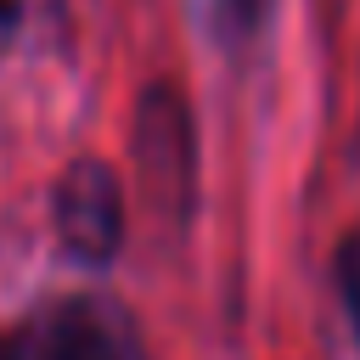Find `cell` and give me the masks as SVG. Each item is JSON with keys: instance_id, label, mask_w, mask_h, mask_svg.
I'll list each match as a JSON object with an SVG mask.
<instances>
[{"instance_id": "obj_5", "label": "cell", "mask_w": 360, "mask_h": 360, "mask_svg": "<svg viewBox=\"0 0 360 360\" xmlns=\"http://www.w3.org/2000/svg\"><path fill=\"white\" fill-rule=\"evenodd\" d=\"M338 281H343V304H349V315L360 326V231H349V242L338 253Z\"/></svg>"}, {"instance_id": "obj_7", "label": "cell", "mask_w": 360, "mask_h": 360, "mask_svg": "<svg viewBox=\"0 0 360 360\" xmlns=\"http://www.w3.org/2000/svg\"><path fill=\"white\" fill-rule=\"evenodd\" d=\"M0 360H17V354H11V349H6V343H0Z\"/></svg>"}, {"instance_id": "obj_2", "label": "cell", "mask_w": 360, "mask_h": 360, "mask_svg": "<svg viewBox=\"0 0 360 360\" xmlns=\"http://www.w3.org/2000/svg\"><path fill=\"white\" fill-rule=\"evenodd\" d=\"M56 236L79 264H107L124 242V191L101 158H79L56 186Z\"/></svg>"}, {"instance_id": "obj_4", "label": "cell", "mask_w": 360, "mask_h": 360, "mask_svg": "<svg viewBox=\"0 0 360 360\" xmlns=\"http://www.w3.org/2000/svg\"><path fill=\"white\" fill-rule=\"evenodd\" d=\"M264 6H270V0H214V22H219V34L248 39V34L264 22Z\"/></svg>"}, {"instance_id": "obj_1", "label": "cell", "mask_w": 360, "mask_h": 360, "mask_svg": "<svg viewBox=\"0 0 360 360\" xmlns=\"http://www.w3.org/2000/svg\"><path fill=\"white\" fill-rule=\"evenodd\" d=\"M11 354L17 360H146L135 321L112 298H96V292L51 304L22 338V349Z\"/></svg>"}, {"instance_id": "obj_3", "label": "cell", "mask_w": 360, "mask_h": 360, "mask_svg": "<svg viewBox=\"0 0 360 360\" xmlns=\"http://www.w3.org/2000/svg\"><path fill=\"white\" fill-rule=\"evenodd\" d=\"M135 152L163 202H186V174H191V124L186 107L169 84H152L141 112H135Z\"/></svg>"}, {"instance_id": "obj_6", "label": "cell", "mask_w": 360, "mask_h": 360, "mask_svg": "<svg viewBox=\"0 0 360 360\" xmlns=\"http://www.w3.org/2000/svg\"><path fill=\"white\" fill-rule=\"evenodd\" d=\"M11 28H17V0H0V51L11 45Z\"/></svg>"}]
</instances>
